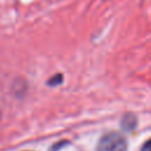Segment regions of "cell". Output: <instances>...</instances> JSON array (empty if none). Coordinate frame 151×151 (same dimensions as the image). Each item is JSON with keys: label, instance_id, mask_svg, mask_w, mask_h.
I'll return each mask as SVG.
<instances>
[{"label": "cell", "instance_id": "cell-1", "mask_svg": "<svg viewBox=\"0 0 151 151\" xmlns=\"http://www.w3.org/2000/svg\"><path fill=\"white\" fill-rule=\"evenodd\" d=\"M127 143L124 136L111 132L103 136L97 145V151H126Z\"/></svg>", "mask_w": 151, "mask_h": 151}, {"label": "cell", "instance_id": "cell-2", "mask_svg": "<svg viewBox=\"0 0 151 151\" xmlns=\"http://www.w3.org/2000/svg\"><path fill=\"white\" fill-rule=\"evenodd\" d=\"M142 151H151V139H150V140H147V142L143 145Z\"/></svg>", "mask_w": 151, "mask_h": 151}]
</instances>
